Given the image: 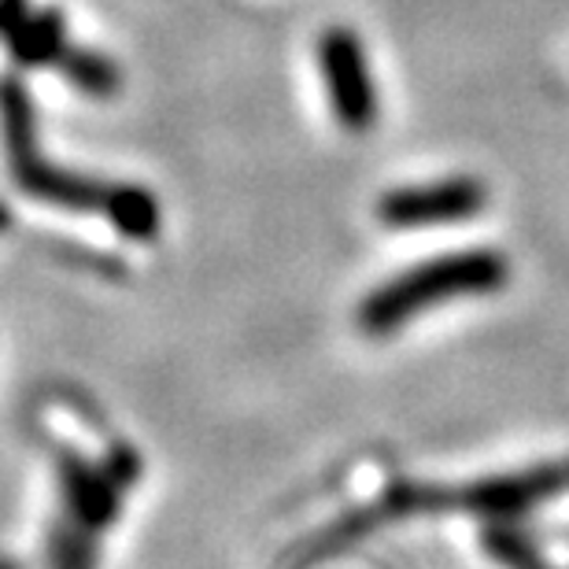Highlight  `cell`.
Listing matches in <instances>:
<instances>
[{"label":"cell","mask_w":569,"mask_h":569,"mask_svg":"<svg viewBox=\"0 0 569 569\" xmlns=\"http://www.w3.org/2000/svg\"><path fill=\"white\" fill-rule=\"evenodd\" d=\"M11 60L19 67H56L60 71L63 60L71 56L74 44L67 41V19L56 8H30L4 38Z\"/></svg>","instance_id":"52a82bcc"},{"label":"cell","mask_w":569,"mask_h":569,"mask_svg":"<svg viewBox=\"0 0 569 569\" xmlns=\"http://www.w3.org/2000/svg\"><path fill=\"white\" fill-rule=\"evenodd\" d=\"M481 548L488 559H496L503 569H555L543 559L540 543L529 537V532L515 529L510 521H492L481 532Z\"/></svg>","instance_id":"9c48e42d"},{"label":"cell","mask_w":569,"mask_h":569,"mask_svg":"<svg viewBox=\"0 0 569 569\" xmlns=\"http://www.w3.org/2000/svg\"><path fill=\"white\" fill-rule=\"evenodd\" d=\"M8 226H11V211L4 208V203H0V233H4Z\"/></svg>","instance_id":"8fae6325"},{"label":"cell","mask_w":569,"mask_h":569,"mask_svg":"<svg viewBox=\"0 0 569 569\" xmlns=\"http://www.w3.org/2000/svg\"><path fill=\"white\" fill-rule=\"evenodd\" d=\"M569 488V462H548L537 470L515 473V477H492V481H477L466 488H440V485H415L396 481L370 510L359 518L345 521L337 537H359L378 521L407 518V515H443V510H462V515H485L496 521H510L526 515L529 507L543 499L559 496Z\"/></svg>","instance_id":"3957f363"},{"label":"cell","mask_w":569,"mask_h":569,"mask_svg":"<svg viewBox=\"0 0 569 569\" xmlns=\"http://www.w3.org/2000/svg\"><path fill=\"white\" fill-rule=\"evenodd\" d=\"M30 11V0H0V38Z\"/></svg>","instance_id":"30bf717a"},{"label":"cell","mask_w":569,"mask_h":569,"mask_svg":"<svg viewBox=\"0 0 569 569\" xmlns=\"http://www.w3.org/2000/svg\"><path fill=\"white\" fill-rule=\"evenodd\" d=\"M488 208V186L473 174H451L426 186H400L381 192L378 222L389 230H426V226L470 222Z\"/></svg>","instance_id":"8992f818"},{"label":"cell","mask_w":569,"mask_h":569,"mask_svg":"<svg viewBox=\"0 0 569 569\" xmlns=\"http://www.w3.org/2000/svg\"><path fill=\"white\" fill-rule=\"evenodd\" d=\"M141 455L130 443H111L100 459H86L82 451L60 443L56 448V521L49 537L82 540L100 548L104 532L116 526L122 503L141 481Z\"/></svg>","instance_id":"277c9868"},{"label":"cell","mask_w":569,"mask_h":569,"mask_svg":"<svg viewBox=\"0 0 569 569\" xmlns=\"http://www.w3.org/2000/svg\"><path fill=\"white\" fill-rule=\"evenodd\" d=\"M60 74L78 89V93L97 97V100L116 97L119 89H122V71H119V63H111L108 56H100V52H93V49H78V44L71 49V56L63 60Z\"/></svg>","instance_id":"ba28073f"},{"label":"cell","mask_w":569,"mask_h":569,"mask_svg":"<svg viewBox=\"0 0 569 569\" xmlns=\"http://www.w3.org/2000/svg\"><path fill=\"white\" fill-rule=\"evenodd\" d=\"M318 74L326 82L329 108L345 133H370L378 122V86H373L367 44L351 27H329L315 44Z\"/></svg>","instance_id":"5b68a950"},{"label":"cell","mask_w":569,"mask_h":569,"mask_svg":"<svg viewBox=\"0 0 569 569\" xmlns=\"http://www.w3.org/2000/svg\"><path fill=\"white\" fill-rule=\"evenodd\" d=\"M510 263L496 248H462V252L432 256L426 263L400 270L396 278L378 284L359 303V329L370 337H392L411 318L432 311L440 303L466 300V296H492L507 289Z\"/></svg>","instance_id":"7a4b0ae2"},{"label":"cell","mask_w":569,"mask_h":569,"mask_svg":"<svg viewBox=\"0 0 569 569\" xmlns=\"http://www.w3.org/2000/svg\"><path fill=\"white\" fill-rule=\"evenodd\" d=\"M0 141H4L11 181L30 200L78 214H97L133 241H152L159 233V200L148 189L78 174V170L56 167L41 152L38 111L19 78H0Z\"/></svg>","instance_id":"6da1fadb"}]
</instances>
